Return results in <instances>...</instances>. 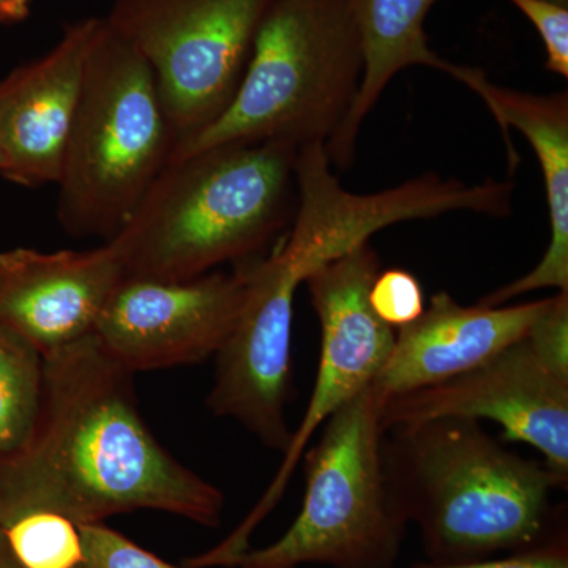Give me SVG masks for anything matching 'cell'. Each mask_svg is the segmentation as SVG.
Wrapping results in <instances>:
<instances>
[{
	"mask_svg": "<svg viewBox=\"0 0 568 568\" xmlns=\"http://www.w3.org/2000/svg\"><path fill=\"white\" fill-rule=\"evenodd\" d=\"M132 373L95 335L44 355L43 402L28 446L0 465V529L33 511L103 523L159 510L216 528L224 495L145 424Z\"/></svg>",
	"mask_w": 568,
	"mask_h": 568,
	"instance_id": "6da1fadb",
	"label": "cell"
},
{
	"mask_svg": "<svg viewBox=\"0 0 568 568\" xmlns=\"http://www.w3.org/2000/svg\"><path fill=\"white\" fill-rule=\"evenodd\" d=\"M384 458L429 564L478 562L526 551L566 518L544 462L523 458L478 420L444 417L396 426Z\"/></svg>",
	"mask_w": 568,
	"mask_h": 568,
	"instance_id": "7a4b0ae2",
	"label": "cell"
},
{
	"mask_svg": "<svg viewBox=\"0 0 568 568\" xmlns=\"http://www.w3.org/2000/svg\"><path fill=\"white\" fill-rule=\"evenodd\" d=\"M298 151L233 142L170 160L110 241L123 276L178 282L261 256L294 219Z\"/></svg>",
	"mask_w": 568,
	"mask_h": 568,
	"instance_id": "3957f363",
	"label": "cell"
},
{
	"mask_svg": "<svg viewBox=\"0 0 568 568\" xmlns=\"http://www.w3.org/2000/svg\"><path fill=\"white\" fill-rule=\"evenodd\" d=\"M364 63L349 0H271L233 102L170 160L233 142L325 148L353 110Z\"/></svg>",
	"mask_w": 568,
	"mask_h": 568,
	"instance_id": "277c9868",
	"label": "cell"
},
{
	"mask_svg": "<svg viewBox=\"0 0 568 568\" xmlns=\"http://www.w3.org/2000/svg\"><path fill=\"white\" fill-rule=\"evenodd\" d=\"M174 142L151 69L103 18L55 182L63 230L112 241L170 162Z\"/></svg>",
	"mask_w": 568,
	"mask_h": 568,
	"instance_id": "5b68a950",
	"label": "cell"
},
{
	"mask_svg": "<svg viewBox=\"0 0 568 568\" xmlns=\"http://www.w3.org/2000/svg\"><path fill=\"white\" fill-rule=\"evenodd\" d=\"M384 402L369 384L325 420L304 455L301 514L231 568H395L410 523L384 458Z\"/></svg>",
	"mask_w": 568,
	"mask_h": 568,
	"instance_id": "8992f818",
	"label": "cell"
},
{
	"mask_svg": "<svg viewBox=\"0 0 568 568\" xmlns=\"http://www.w3.org/2000/svg\"><path fill=\"white\" fill-rule=\"evenodd\" d=\"M271 0H114L108 26L151 69L174 145L233 102Z\"/></svg>",
	"mask_w": 568,
	"mask_h": 568,
	"instance_id": "52a82bcc",
	"label": "cell"
},
{
	"mask_svg": "<svg viewBox=\"0 0 568 568\" xmlns=\"http://www.w3.org/2000/svg\"><path fill=\"white\" fill-rule=\"evenodd\" d=\"M381 272L379 256L369 242L313 272L305 280L321 327V355L315 387L293 432L274 480L242 525L222 544L183 560L189 568L233 567L252 548L254 529L282 499L298 462L317 429L332 414L372 384L395 345V328L369 305V290Z\"/></svg>",
	"mask_w": 568,
	"mask_h": 568,
	"instance_id": "ba28073f",
	"label": "cell"
},
{
	"mask_svg": "<svg viewBox=\"0 0 568 568\" xmlns=\"http://www.w3.org/2000/svg\"><path fill=\"white\" fill-rule=\"evenodd\" d=\"M246 298L233 334L215 355L209 409L244 426L261 444L284 452L287 424L291 342L298 287L315 272L301 250L278 242L267 256L245 261Z\"/></svg>",
	"mask_w": 568,
	"mask_h": 568,
	"instance_id": "9c48e42d",
	"label": "cell"
},
{
	"mask_svg": "<svg viewBox=\"0 0 568 568\" xmlns=\"http://www.w3.org/2000/svg\"><path fill=\"white\" fill-rule=\"evenodd\" d=\"M458 417L491 420L503 440L536 448L560 489L568 484V368L526 335L503 353L436 386L392 396L384 429Z\"/></svg>",
	"mask_w": 568,
	"mask_h": 568,
	"instance_id": "30bf717a",
	"label": "cell"
},
{
	"mask_svg": "<svg viewBox=\"0 0 568 568\" xmlns=\"http://www.w3.org/2000/svg\"><path fill=\"white\" fill-rule=\"evenodd\" d=\"M245 298L244 264L178 282L123 276L93 335L132 375L196 365L220 353Z\"/></svg>",
	"mask_w": 568,
	"mask_h": 568,
	"instance_id": "8fae6325",
	"label": "cell"
},
{
	"mask_svg": "<svg viewBox=\"0 0 568 568\" xmlns=\"http://www.w3.org/2000/svg\"><path fill=\"white\" fill-rule=\"evenodd\" d=\"M103 18L71 22L47 54L0 81V175L37 189L58 182Z\"/></svg>",
	"mask_w": 568,
	"mask_h": 568,
	"instance_id": "7c38bea8",
	"label": "cell"
},
{
	"mask_svg": "<svg viewBox=\"0 0 568 568\" xmlns=\"http://www.w3.org/2000/svg\"><path fill=\"white\" fill-rule=\"evenodd\" d=\"M123 278L110 242L95 248L0 253V324L48 355L92 335Z\"/></svg>",
	"mask_w": 568,
	"mask_h": 568,
	"instance_id": "4fadbf2b",
	"label": "cell"
},
{
	"mask_svg": "<svg viewBox=\"0 0 568 568\" xmlns=\"http://www.w3.org/2000/svg\"><path fill=\"white\" fill-rule=\"evenodd\" d=\"M548 298L529 304H458L437 293L414 323L395 331V345L372 387L384 399L465 375L529 334Z\"/></svg>",
	"mask_w": 568,
	"mask_h": 568,
	"instance_id": "5bb4252c",
	"label": "cell"
},
{
	"mask_svg": "<svg viewBox=\"0 0 568 568\" xmlns=\"http://www.w3.org/2000/svg\"><path fill=\"white\" fill-rule=\"evenodd\" d=\"M457 81L476 92L506 133L507 126L525 134L532 145L541 174L549 213V244L540 263L521 278L493 291L480 304L507 302L538 290L568 291V97L534 95L493 84L484 71L462 67Z\"/></svg>",
	"mask_w": 568,
	"mask_h": 568,
	"instance_id": "9a60e30c",
	"label": "cell"
},
{
	"mask_svg": "<svg viewBox=\"0 0 568 568\" xmlns=\"http://www.w3.org/2000/svg\"><path fill=\"white\" fill-rule=\"evenodd\" d=\"M364 47V77L353 110L325 144L328 162L351 166L366 115L376 106L396 74L409 67H429L457 78V63L429 48L425 21L437 0H349Z\"/></svg>",
	"mask_w": 568,
	"mask_h": 568,
	"instance_id": "2e32d148",
	"label": "cell"
},
{
	"mask_svg": "<svg viewBox=\"0 0 568 568\" xmlns=\"http://www.w3.org/2000/svg\"><path fill=\"white\" fill-rule=\"evenodd\" d=\"M44 355L0 324V465L28 446L43 402Z\"/></svg>",
	"mask_w": 568,
	"mask_h": 568,
	"instance_id": "e0dca14e",
	"label": "cell"
},
{
	"mask_svg": "<svg viewBox=\"0 0 568 568\" xmlns=\"http://www.w3.org/2000/svg\"><path fill=\"white\" fill-rule=\"evenodd\" d=\"M7 544L24 568H77L82 560L77 523L52 511H33L6 529Z\"/></svg>",
	"mask_w": 568,
	"mask_h": 568,
	"instance_id": "ac0fdd59",
	"label": "cell"
},
{
	"mask_svg": "<svg viewBox=\"0 0 568 568\" xmlns=\"http://www.w3.org/2000/svg\"><path fill=\"white\" fill-rule=\"evenodd\" d=\"M78 529L82 560L77 568H182L140 547L104 521L78 525Z\"/></svg>",
	"mask_w": 568,
	"mask_h": 568,
	"instance_id": "d6986e66",
	"label": "cell"
},
{
	"mask_svg": "<svg viewBox=\"0 0 568 568\" xmlns=\"http://www.w3.org/2000/svg\"><path fill=\"white\" fill-rule=\"evenodd\" d=\"M368 297L376 316L394 328L414 323L425 312L424 287L403 268L379 272Z\"/></svg>",
	"mask_w": 568,
	"mask_h": 568,
	"instance_id": "ffe728a7",
	"label": "cell"
},
{
	"mask_svg": "<svg viewBox=\"0 0 568 568\" xmlns=\"http://www.w3.org/2000/svg\"><path fill=\"white\" fill-rule=\"evenodd\" d=\"M540 33L548 71L568 78V7L551 0H510Z\"/></svg>",
	"mask_w": 568,
	"mask_h": 568,
	"instance_id": "44dd1931",
	"label": "cell"
},
{
	"mask_svg": "<svg viewBox=\"0 0 568 568\" xmlns=\"http://www.w3.org/2000/svg\"><path fill=\"white\" fill-rule=\"evenodd\" d=\"M414 568H568V534L567 523L560 525L555 532L537 547L526 551L514 552L478 562L452 564V566H435V564H418Z\"/></svg>",
	"mask_w": 568,
	"mask_h": 568,
	"instance_id": "7402d4cb",
	"label": "cell"
},
{
	"mask_svg": "<svg viewBox=\"0 0 568 568\" xmlns=\"http://www.w3.org/2000/svg\"><path fill=\"white\" fill-rule=\"evenodd\" d=\"M32 0H0V24L13 26L31 17Z\"/></svg>",
	"mask_w": 568,
	"mask_h": 568,
	"instance_id": "603a6c76",
	"label": "cell"
},
{
	"mask_svg": "<svg viewBox=\"0 0 568 568\" xmlns=\"http://www.w3.org/2000/svg\"><path fill=\"white\" fill-rule=\"evenodd\" d=\"M0 568H24L11 552L2 529H0Z\"/></svg>",
	"mask_w": 568,
	"mask_h": 568,
	"instance_id": "cb8c5ba5",
	"label": "cell"
},
{
	"mask_svg": "<svg viewBox=\"0 0 568 568\" xmlns=\"http://www.w3.org/2000/svg\"><path fill=\"white\" fill-rule=\"evenodd\" d=\"M551 2L560 3V6L568 7V0H551Z\"/></svg>",
	"mask_w": 568,
	"mask_h": 568,
	"instance_id": "d4e9b609",
	"label": "cell"
},
{
	"mask_svg": "<svg viewBox=\"0 0 568 568\" xmlns=\"http://www.w3.org/2000/svg\"><path fill=\"white\" fill-rule=\"evenodd\" d=\"M0 166H2V152H0Z\"/></svg>",
	"mask_w": 568,
	"mask_h": 568,
	"instance_id": "484cf974",
	"label": "cell"
}]
</instances>
